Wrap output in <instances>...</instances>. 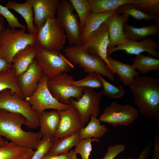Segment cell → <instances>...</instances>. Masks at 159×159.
<instances>
[{"label": "cell", "mask_w": 159, "mask_h": 159, "mask_svg": "<svg viewBox=\"0 0 159 159\" xmlns=\"http://www.w3.org/2000/svg\"><path fill=\"white\" fill-rule=\"evenodd\" d=\"M107 58L110 65L124 85L129 86L134 78L139 76L140 72L136 71L132 64L114 59L110 56H107Z\"/></svg>", "instance_id": "24"}, {"label": "cell", "mask_w": 159, "mask_h": 159, "mask_svg": "<svg viewBox=\"0 0 159 159\" xmlns=\"http://www.w3.org/2000/svg\"><path fill=\"white\" fill-rule=\"evenodd\" d=\"M4 24V18L2 16L0 15V34L1 30L5 28Z\"/></svg>", "instance_id": "44"}, {"label": "cell", "mask_w": 159, "mask_h": 159, "mask_svg": "<svg viewBox=\"0 0 159 159\" xmlns=\"http://www.w3.org/2000/svg\"><path fill=\"white\" fill-rule=\"evenodd\" d=\"M109 44L108 29L106 21L87 38L82 46L88 53L100 57L107 64L112 72H115L110 65L107 57V49Z\"/></svg>", "instance_id": "13"}, {"label": "cell", "mask_w": 159, "mask_h": 159, "mask_svg": "<svg viewBox=\"0 0 159 159\" xmlns=\"http://www.w3.org/2000/svg\"><path fill=\"white\" fill-rule=\"evenodd\" d=\"M48 79L44 75L41 78L37 89L34 93L25 100L32 109L38 113L45 110L53 109L61 111L68 109L71 105L60 103L52 95L47 86Z\"/></svg>", "instance_id": "9"}, {"label": "cell", "mask_w": 159, "mask_h": 159, "mask_svg": "<svg viewBox=\"0 0 159 159\" xmlns=\"http://www.w3.org/2000/svg\"><path fill=\"white\" fill-rule=\"evenodd\" d=\"M32 5L36 32L48 19L55 17L61 0H26Z\"/></svg>", "instance_id": "15"}, {"label": "cell", "mask_w": 159, "mask_h": 159, "mask_svg": "<svg viewBox=\"0 0 159 159\" xmlns=\"http://www.w3.org/2000/svg\"><path fill=\"white\" fill-rule=\"evenodd\" d=\"M139 115L137 109L130 105H121L113 101L104 109L99 117L100 121L116 127L130 125Z\"/></svg>", "instance_id": "12"}, {"label": "cell", "mask_w": 159, "mask_h": 159, "mask_svg": "<svg viewBox=\"0 0 159 159\" xmlns=\"http://www.w3.org/2000/svg\"><path fill=\"white\" fill-rule=\"evenodd\" d=\"M125 145L118 144L110 146L104 157L101 159H114L118 155L124 150Z\"/></svg>", "instance_id": "39"}, {"label": "cell", "mask_w": 159, "mask_h": 159, "mask_svg": "<svg viewBox=\"0 0 159 159\" xmlns=\"http://www.w3.org/2000/svg\"><path fill=\"white\" fill-rule=\"evenodd\" d=\"M154 145V148L153 151V155L151 159H159V138L156 134Z\"/></svg>", "instance_id": "41"}, {"label": "cell", "mask_w": 159, "mask_h": 159, "mask_svg": "<svg viewBox=\"0 0 159 159\" xmlns=\"http://www.w3.org/2000/svg\"><path fill=\"white\" fill-rule=\"evenodd\" d=\"M43 75L42 69L35 59L25 72L17 76L18 86L24 99L34 93Z\"/></svg>", "instance_id": "14"}, {"label": "cell", "mask_w": 159, "mask_h": 159, "mask_svg": "<svg viewBox=\"0 0 159 159\" xmlns=\"http://www.w3.org/2000/svg\"><path fill=\"white\" fill-rule=\"evenodd\" d=\"M26 122L20 114L0 109V136L20 146L35 149L43 136L40 132L23 130L21 126Z\"/></svg>", "instance_id": "2"}, {"label": "cell", "mask_w": 159, "mask_h": 159, "mask_svg": "<svg viewBox=\"0 0 159 159\" xmlns=\"http://www.w3.org/2000/svg\"><path fill=\"white\" fill-rule=\"evenodd\" d=\"M97 73L102 83L103 88L102 90L103 95L112 99L120 98L125 94V90L122 86H115L106 80L100 74Z\"/></svg>", "instance_id": "35"}, {"label": "cell", "mask_w": 159, "mask_h": 159, "mask_svg": "<svg viewBox=\"0 0 159 159\" xmlns=\"http://www.w3.org/2000/svg\"><path fill=\"white\" fill-rule=\"evenodd\" d=\"M71 85L78 87L100 88L102 87L101 81L95 72H90L83 78L77 81L74 80Z\"/></svg>", "instance_id": "33"}, {"label": "cell", "mask_w": 159, "mask_h": 159, "mask_svg": "<svg viewBox=\"0 0 159 159\" xmlns=\"http://www.w3.org/2000/svg\"><path fill=\"white\" fill-rule=\"evenodd\" d=\"M151 141H149L141 151L139 157L137 159H148L150 155L152 146ZM114 159H123L114 158ZM128 159H131L129 158Z\"/></svg>", "instance_id": "40"}, {"label": "cell", "mask_w": 159, "mask_h": 159, "mask_svg": "<svg viewBox=\"0 0 159 159\" xmlns=\"http://www.w3.org/2000/svg\"><path fill=\"white\" fill-rule=\"evenodd\" d=\"M145 26L136 27L127 23L123 26L124 34L126 38L135 41L143 40L150 36H156L159 34V21Z\"/></svg>", "instance_id": "20"}, {"label": "cell", "mask_w": 159, "mask_h": 159, "mask_svg": "<svg viewBox=\"0 0 159 159\" xmlns=\"http://www.w3.org/2000/svg\"><path fill=\"white\" fill-rule=\"evenodd\" d=\"M132 4L136 8L143 13L159 18V0H135Z\"/></svg>", "instance_id": "32"}, {"label": "cell", "mask_w": 159, "mask_h": 159, "mask_svg": "<svg viewBox=\"0 0 159 159\" xmlns=\"http://www.w3.org/2000/svg\"><path fill=\"white\" fill-rule=\"evenodd\" d=\"M99 139L88 138L80 140L79 143L76 146L74 150L75 153L80 155L82 159H89L91 151L92 150L91 143L92 142H99Z\"/></svg>", "instance_id": "37"}, {"label": "cell", "mask_w": 159, "mask_h": 159, "mask_svg": "<svg viewBox=\"0 0 159 159\" xmlns=\"http://www.w3.org/2000/svg\"><path fill=\"white\" fill-rule=\"evenodd\" d=\"M63 50L68 60L72 64L82 68L85 72L98 73L110 81L115 80L114 74L102 59L87 52L82 45L67 47Z\"/></svg>", "instance_id": "3"}, {"label": "cell", "mask_w": 159, "mask_h": 159, "mask_svg": "<svg viewBox=\"0 0 159 159\" xmlns=\"http://www.w3.org/2000/svg\"><path fill=\"white\" fill-rule=\"evenodd\" d=\"M99 119L91 115L90 120L87 126L79 131L80 140L88 138L99 139L103 137L109 130L105 125H101Z\"/></svg>", "instance_id": "27"}, {"label": "cell", "mask_w": 159, "mask_h": 159, "mask_svg": "<svg viewBox=\"0 0 159 159\" xmlns=\"http://www.w3.org/2000/svg\"><path fill=\"white\" fill-rule=\"evenodd\" d=\"M34 151L32 149L5 141L0 145V159H30Z\"/></svg>", "instance_id": "23"}, {"label": "cell", "mask_w": 159, "mask_h": 159, "mask_svg": "<svg viewBox=\"0 0 159 159\" xmlns=\"http://www.w3.org/2000/svg\"><path fill=\"white\" fill-rule=\"evenodd\" d=\"M59 112L60 121L54 139L74 134L83 127L77 111L72 105L67 109Z\"/></svg>", "instance_id": "17"}, {"label": "cell", "mask_w": 159, "mask_h": 159, "mask_svg": "<svg viewBox=\"0 0 159 159\" xmlns=\"http://www.w3.org/2000/svg\"><path fill=\"white\" fill-rule=\"evenodd\" d=\"M36 45L46 50L59 53L63 50L67 36L56 17L47 19L36 32Z\"/></svg>", "instance_id": "5"}, {"label": "cell", "mask_w": 159, "mask_h": 159, "mask_svg": "<svg viewBox=\"0 0 159 159\" xmlns=\"http://www.w3.org/2000/svg\"><path fill=\"white\" fill-rule=\"evenodd\" d=\"M69 152L70 153V156L69 159H77V154L75 153L74 150H71Z\"/></svg>", "instance_id": "45"}, {"label": "cell", "mask_w": 159, "mask_h": 159, "mask_svg": "<svg viewBox=\"0 0 159 159\" xmlns=\"http://www.w3.org/2000/svg\"><path fill=\"white\" fill-rule=\"evenodd\" d=\"M115 13L118 15L123 14L130 16L137 21L151 20H155L156 21H159V18L151 16L143 13L136 8L132 3H127L120 6L115 11Z\"/></svg>", "instance_id": "31"}, {"label": "cell", "mask_w": 159, "mask_h": 159, "mask_svg": "<svg viewBox=\"0 0 159 159\" xmlns=\"http://www.w3.org/2000/svg\"><path fill=\"white\" fill-rule=\"evenodd\" d=\"M54 138V137L50 135L43 136L38 143L36 150L30 159H42L50 150Z\"/></svg>", "instance_id": "36"}, {"label": "cell", "mask_w": 159, "mask_h": 159, "mask_svg": "<svg viewBox=\"0 0 159 159\" xmlns=\"http://www.w3.org/2000/svg\"><path fill=\"white\" fill-rule=\"evenodd\" d=\"M0 109L20 114L25 118V125L31 129L39 126L38 113L18 94L9 89L0 92Z\"/></svg>", "instance_id": "6"}, {"label": "cell", "mask_w": 159, "mask_h": 159, "mask_svg": "<svg viewBox=\"0 0 159 159\" xmlns=\"http://www.w3.org/2000/svg\"><path fill=\"white\" fill-rule=\"evenodd\" d=\"M80 140L79 131L61 138H54L52 145L47 155H55L69 152Z\"/></svg>", "instance_id": "26"}, {"label": "cell", "mask_w": 159, "mask_h": 159, "mask_svg": "<svg viewBox=\"0 0 159 159\" xmlns=\"http://www.w3.org/2000/svg\"><path fill=\"white\" fill-rule=\"evenodd\" d=\"M26 29H3L0 34V57L12 64L13 59L19 51L29 46L36 44L37 35L26 33Z\"/></svg>", "instance_id": "4"}, {"label": "cell", "mask_w": 159, "mask_h": 159, "mask_svg": "<svg viewBox=\"0 0 159 159\" xmlns=\"http://www.w3.org/2000/svg\"><path fill=\"white\" fill-rule=\"evenodd\" d=\"M74 80L72 75L65 72L49 80L47 86L52 95L59 102L64 104L70 105L71 103L69 99L72 98L76 100H79L86 88L73 86L71 84Z\"/></svg>", "instance_id": "8"}, {"label": "cell", "mask_w": 159, "mask_h": 159, "mask_svg": "<svg viewBox=\"0 0 159 159\" xmlns=\"http://www.w3.org/2000/svg\"><path fill=\"white\" fill-rule=\"evenodd\" d=\"M102 90L97 92L93 89L86 88L81 97L77 100L71 98V104L76 110L83 127L91 115L96 117L100 112V104L103 96Z\"/></svg>", "instance_id": "11"}, {"label": "cell", "mask_w": 159, "mask_h": 159, "mask_svg": "<svg viewBox=\"0 0 159 159\" xmlns=\"http://www.w3.org/2000/svg\"><path fill=\"white\" fill-rule=\"evenodd\" d=\"M135 0H88L91 12L99 14L115 11L120 6Z\"/></svg>", "instance_id": "28"}, {"label": "cell", "mask_w": 159, "mask_h": 159, "mask_svg": "<svg viewBox=\"0 0 159 159\" xmlns=\"http://www.w3.org/2000/svg\"><path fill=\"white\" fill-rule=\"evenodd\" d=\"M9 89L24 99L18 84L17 77L13 66L8 70L0 73V92Z\"/></svg>", "instance_id": "30"}, {"label": "cell", "mask_w": 159, "mask_h": 159, "mask_svg": "<svg viewBox=\"0 0 159 159\" xmlns=\"http://www.w3.org/2000/svg\"><path fill=\"white\" fill-rule=\"evenodd\" d=\"M38 113L40 133L43 137L50 135L54 137L59 122V111L44 110Z\"/></svg>", "instance_id": "19"}, {"label": "cell", "mask_w": 159, "mask_h": 159, "mask_svg": "<svg viewBox=\"0 0 159 159\" xmlns=\"http://www.w3.org/2000/svg\"><path fill=\"white\" fill-rule=\"evenodd\" d=\"M4 141L5 140H4L3 138L0 136V145L3 144Z\"/></svg>", "instance_id": "46"}, {"label": "cell", "mask_w": 159, "mask_h": 159, "mask_svg": "<svg viewBox=\"0 0 159 159\" xmlns=\"http://www.w3.org/2000/svg\"><path fill=\"white\" fill-rule=\"evenodd\" d=\"M79 17L81 32L85 26L88 13L90 12L88 0H69Z\"/></svg>", "instance_id": "34"}, {"label": "cell", "mask_w": 159, "mask_h": 159, "mask_svg": "<svg viewBox=\"0 0 159 159\" xmlns=\"http://www.w3.org/2000/svg\"><path fill=\"white\" fill-rule=\"evenodd\" d=\"M129 86L138 112L148 118L159 120V79L148 76H138Z\"/></svg>", "instance_id": "1"}, {"label": "cell", "mask_w": 159, "mask_h": 159, "mask_svg": "<svg viewBox=\"0 0 159 159\" xmlns=\"http://www.w3.org/2000/svg\"><path fill=\"white\" fill-rule=\"evenodd\" d=\"M133 61L132 65L133 67L143 74L159 70V59L148 54L145 55L141 54L137 55Z\"/></svg>", "instance_id": "29"}, {"label": "cell", "mask_w": 159, "mask_h": 159, "mask_svg": "<svg viewBox=\"0 0 159 159\" xmlns=\"http://www.w3.org/2000/svg\"><path fill=\"white\" fill-rule=\"evenodd\" d=\"M69 0H61L56 18L64 29L70 46L80 44L81 32L78 17Z\"/></svg>", "instance_id": "10"}, {"label": "cell", "mask_w": 159, "mask_h": 159, "mask_svg": "<svg viewBox=\"0 0 159 159\" xmlns=\"http://www.w3.org/2000/svg\"><path fill=\"white\" fill-rule=\"evenodd\" d=\"M70 153H67L61 155H44L42 159H69Z\"/></svg>", "instance_id": "42"}, {"label": "cell", "mask_w": 159, "mask_h": 159, "mask_svg": "<svg viewBox=\"0 0 159 159\" xmlns=\"http://www.w3.org/2000/svg\"><path fill=\"white\" fill-rule=\"evenodd\" d=\"M0 15L5 18L7 22L9 28H19L21 29H26V27L21 24L17 18L6 6L0 3Z\"/></svg>", "instance_id": "38"}, {"label": "cell", "mask_w": 159, "mask_h": 159, "mask_svg": "<svg viewBox=\"0 0 159 159\" xmlns=\"http://www.w3.org/2000/svg\"><path fill=\"white\" fill-rule=\"evenodd\" d=\"M12 64L9 63L0 57V73L9 69L12 67Z\"/></svg>", "instance_id": "43"}, {"label": "cell", "mask_w": 159, "mask_h": 159, "mask_svg": "<svg viewBox=\"0 0 159 159\" xmlns=\"http://www.w3.org/2000/svg\"><path fill=\"white\" fill-rule=\"evenodd\" d=\"M156 41L150 37L143 39L141 41H135L129 39L123 44L107 50V56L113 52L118 50H124L127 54L137 55L146 52L154 58L159 57V53L156 49L158 46Z\"/></svg>", "instance_id": "16"}, {"label": "cell", "mask_w": 159, "mask_h": 159, "mask_svg": "<svg viewBox=\"0 0 159 159\" xmlns=\"http://www.w3.org/2000/svg\"><path fill=\"white\" fill-rule=\"evenodd\" d=\"M36 45L29 46L16 53L14 57L12 64L16 76L25 72L29 65L36 59Z\"/></svg>", "instance_id": "21"}, {"label": "cell", "mask_w": 159, "mask_h": 159, "mask_svg": "<svg viewBox=\"0 0 159 159\" xmlns=\"http://www.w3.org/2000/svg\"><path fill=\"white\" fill-rule=\"evenodd\" d=\"M115 13V11L99 14L89 12L81 33L80 44H83L88 37L98 29Z\"/></svg>", "instance_id": "22"}, {"label": "cell", "mask_w": 159, "mask_h": 159, "mask_svg": "<svg viewBox=\"0 0 159 159\" xmlns=\"http://www.w3.org/2000/svg\"><path fill=\"white\" fill-rule=\"evenodd\" d=\"M9 9L17 12L24 18L26 25V28L29 33L36 34L34 23V12L31 5L26 0L24 3L9 1L5 5Z\"/></svg>", "instance_id": "25"}, {"label": "cell", "mask_w": 159, "mask_h": 159, "mask_svg": "<svg viewBox=\"0 0 159 159\" xmlns=\"http://www.w3.org/2000/svg\"><path fill=\"white\" fill-rule=\"evenodd\" d=\"M129 16L125 14H117L115 13L106 21L109 36V44L107 50L125 42L127 39L124 34L123 26Z\"/></svg>", "instance_id": "18"}, {"label": "cell", "mask_w": 159, "mask_h": 159, "mask_svg": "<svg viewBox=\"0 0 159 159\" xmlns=\"http://www.w3.org/2000/svg\"><path fill=\"white\" fill-rule=\"evenodd\" d=\"M36 59L48 80L70 71L73 66L60 53L49 51L36 45Z\"/></svg>", "instance_id": "7"}]
</instances>
